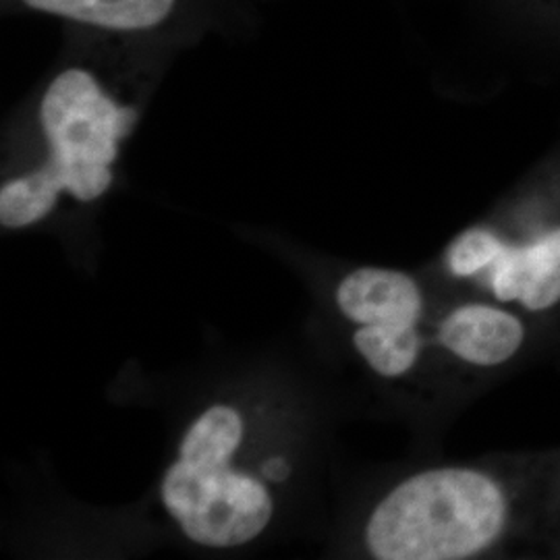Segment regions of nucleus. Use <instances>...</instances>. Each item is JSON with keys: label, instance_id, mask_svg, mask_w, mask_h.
I'll return each mask as SVG.
<instances>
[{"label": "nucleus", "instance_id": "1", "mask_svg": "<svg viewBox=\"0 0 560 560\" xmlns=\"http://www.w3.org/2000/svg\"><path fill=\"white\" fill-rule=\"evenodd\" d=\"M502 532L492 469L439 467L400 481L378 502L365 544L381 560H465L499 550Z\"/></svg>", "mask_w": 560, "mask_h": 560}, {"label": "nucleus", "instance_id": "2", "mask_svg": "<svg viewBox=\"0 0 560 560\" xmlns=\"http://www.w3.org/2000/svg\"><path fill=\"white\" fill-rule=\"evenodd\" d=\"M243 439L233 407L201 413L180 442V457L162 481V502L183 534L206 548H235L258 538L272 520L261 481L229 465Z\"/></svg>", "mask_w": 560, "mask_h": 560}, {"label": "nucleus", "instance_id": "3", "mask_svg": "<svg viewBox=\"0 0 560 560\" xmlns=\"http://www.w3.org/2000/svg\"><path fill=\"white\" fill-rule=\"evenodd\" d=\"M48 159L36 175L57 194L98 200L113 185V164L138 122V110L110 98L94 73L81 67L60 71L40 106Z\"/></svg>", "mask_w": 560, "mask_h": 560}, {"label": "nucleus", "instance_id": "4", "mask_svg": "<svg viewBox=\"0 0 560 560\" xmlns=\"http://www.w3.org/2000/svg\"><path fill=\"white\" fill-rule=\"evenodd\" d=\"M446 266L460 279H480L497 303L552 310L560 303V222L521 241L471 226L448 245Z\"/></svg>", "mask_w": 560, "mask_h": 560}, {"label": "nucleus", "instance_id": "5", "mask_svg": "<svg viewBox=\"0 0 560 560\" xmlns=\"http://www.w3.org/2000/svg\"><path fill=\"white\" fill-rule=\"evenodd\" d=\"M525 339L527 326L502 303H460L439 326V342L451 355L483 370L517 358Z\"/></svg>", "mask_w": 560, "mask_h": 560}, {"label": "nucleus", "instance_id": "6", "mask_svg": "<svg viewBox=\"0 0 560 560\" xmlns=\"http://www.w3.org/2000/svg\"><path fill=\"white\" fill-rule=\"evenodd\" d=\"M340 312L355 324H420L423 293L413 277L390 268H358L340 280Z\"/></svg>", "mask_w": 560, "mask_h": 560}, {"label": "nucleus", "instance_id": "7", "mask_svg": "<svg viewBox=\"0 0 560 560\" xmlns=\"http://www.w3.org/2000/svg\"><path fill=\"white\" fill-rule=\"evenodd\" d=\"M27 9L117 34H140L161 27L177 0H21Z\"/></svg>", "mask_w": 560, "mask_h": 560}, {"label": "nucleus", "instance_id": "8", "mask_svg": "<svg viewBox=\"0 0 560 560\" xmlns=\"http://www.w3.org/2000/svg\"><path fill=\"white\" fill-rule=\"evenodd\" d=\"M353 342L361 358L384 378L409 374L423 349L420 324H365L355 330Z\"/></svg>", "mask_w": 560, "mask_h": 560}, {"label": "nucleus", "instance_id": "9", "mask_svg": "<svg viewBox=\"0 0 560 560\" xmlns=\"http://www.w3.org/2000/svg\"><path fill=\"white\" fill-rule=\"evenodd\" d=\"M59 194L52 191L32 171L23 177L9 180L0 189V222L9 229H21L46 219L57 206Z\"/></svg>", "mask_w": 560, "mask_h": 560}, {"label": "nucleus", "instance_id": "10", "mask_svg": "<svg viewBox=\"0 0 560 560\" xmlns=\"http://www.w3.org/2000/svg\"><path fill=\"white\" fill-rule=\"evenodd\" d=\"M506 20L529 34L560 46V0H502Z\"/></svg>", "mask_w": 560, "mask_h": 560}, {"label": "nucleus", "instance_id": "11", "mask_svg": "<svg viewBox=\"0 0 560 560\" xmlns=\"http://www.w3.org/2000/svg\"><path fill=\"white\" fill-rule=\"evenodd\" d=\"M289 474H291V467L282 457H270V459L264 460V465H261V476L266 480L284 481L289 478Z\"/></svg>", "mask_w": 560, "mask_h": 560}]
</instances>
